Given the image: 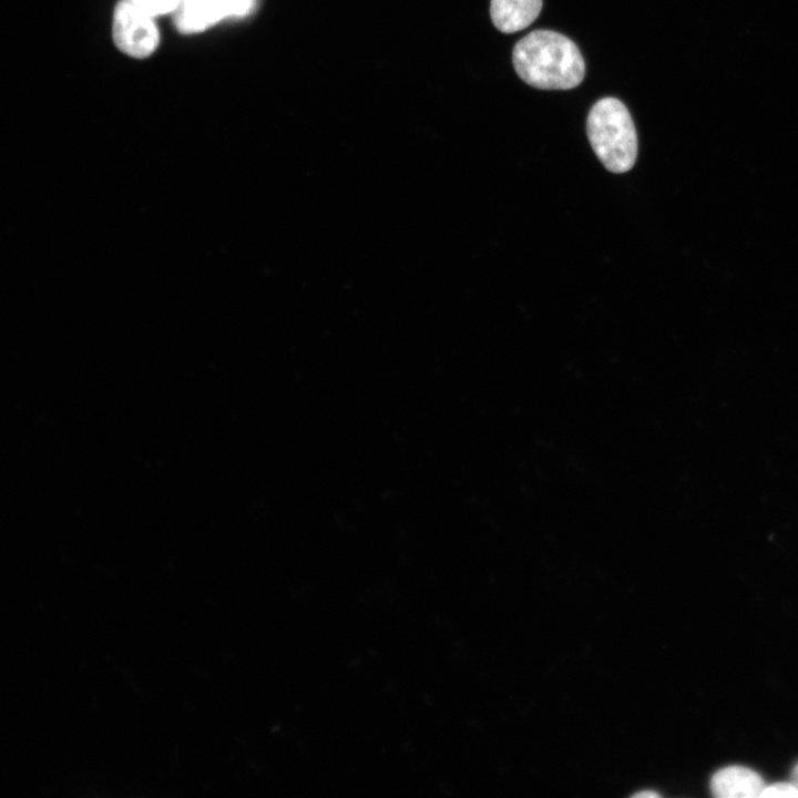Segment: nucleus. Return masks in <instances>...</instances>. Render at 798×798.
Wrapping results in <instances>:
<instances>
[{
	"mask_svg": "<svg viewBox=\"0 0 798 798\" xmlns=\"http://www.w3.org/2000/svg\"><path fill=\"white\" fill-rule=\"evenodd\" d=\"M513 66L529 85L541 90H569L585 75V62L576 44L552 30H534L513 48Z\"/></svg>",
	"mask_w": 798,
	"mask_h": 798,
	"instance_id": "nucleus-1",
	"label": "nucleus"
},
{
	"mask_svg": "<svg viewBox=\"0 0 798 798\" xmlns=\"http://www.w3.org/2000/svg\"><path fill=\"white\" fill-rule=\"evenodd\" d=\"M586 132L591 146L612 173L630 171L637 156V135L633 119L623 102L603 98L590 110Z\"/></svg>",
	"mask_w": 798,
	"mask_h": 798,
	"instance_id": "nucleus-2",
	"label": "nucleus"
},
{
	"mask_svg": "<svg viewBox=\"0 0 798 798\" xmlns=\"http://www.w3.org/2000/svg\"><path fill=\"white\" fill-rule=\"evenodd\" d=\"M112 38L119 51L139 60L151 57L160 44L155 18L126 0L113 10Z\"/></svg>",
	"mask_w": 798,
	"mask_h": 798,
	"instance_id": "nucleus-3",
	"label": "nucleus"
},
{
	"mask_svg": "<svg viewBox=\"0 0 798 798\" xmlns=\"http://www.w3.org/2000/svg\"><path fill=\"white\" fill-rule=\"evenodd\" d=\"M256 0H178L172 12L176 30L182 34L202 33L225 19L248 16Z\"/></svg>",
	"mask_w": 798,
	"mask_h": 798,
	"instance_id": "nucleus-4",
	"label": "nucleus"
},
{
	"mask_svg": "<svg viewBox=\"0 0 798 798\" xmlns=\"http://www.w3.org/2000/svg\"><path fill=\"white\" fill-rule=\"evenodd\" d=\"M765 786L758 773L744 766L722 768L710 780L712 792L717 798L759 797Z\"/></svg>",
	"mask_w": 798,
	"mask_h": 798,
	"instance_id": "nucleus-5",
	"label": "nucleus"
},
{
	"mask_svg": "<svg viewBox=\"0 0 798 798\" xmlns=\"http://www.w3.org/2000/svg\"><path fill=\"white\" fill-rule=\"evenodd\" d=\"M542 4V0H491V20L501 32H518L538 18Z\"/></svg>",
	"mask_w": 798,
	"mask_h": 798,
	"instance_id": "nucleus-6",
	"label": "nucleus"
},
{
	"mask_svg": "<svg viewBox=\"0 0 798 798\" xmlns=\"http://www.w3.org/2000/svg\"><path fill=\"white\" fill-rule=\"evenodd\" d=\"M153 18L172 14L178 0H126Z\"/></svg>",
	"mask_w": 798,
	"mask_h": 798,
	"instance_id": "nucleus-7",
	"label": "nucleus"
},
{
	"mask_svg": "<svg viewBox=\"0 0 798 798\" xmlns=\"http://www.w3.org/2000/svg\"><path fill=\"white\" fill-rule=\"evenodd\" d=\"M761 798H798V789L791 781L775 782L769 786H765L760 792Z\"/></svg>",
	"mask_w": 798,
	"mask_h": 798,
	"instance_id": "nucleus-8",
	"label": "nucleus"
},
{
	"mask_svg": "<svg viewBox=\"0 0 798 798\" xmlns=\"http://www.w3.org/2000/svg\"><path fill=\"white\" fill-rule=\"evenodd\" d=\"M633 797H636V798H643V797H646V798H652V797H653V798H656V797H661V795H659L658 792H656V791H653V790H643V791H640V792L634 794Z\"/></svg>",
	"mask_w": 798,
	"mask_h": 798,
	"instance_id": "nucleus-9",
	"label": "nucleus"
},
{
	"mask_svg": "<svg viewBox=\"0 0 798 798\" xmlns=\"http://www.w3.org/2000/svg\"><path fill=\"white\" fill-rule=\"evenodd\" d=\"M791 782L797 787L798 789V763L794 767L791 771Z\"/></svg>",
	"mask_w": 798,
	"mask_h": 798,
	"instance_id": "nucleus-10",
	"label": "nucleus"
}]
</instances>
